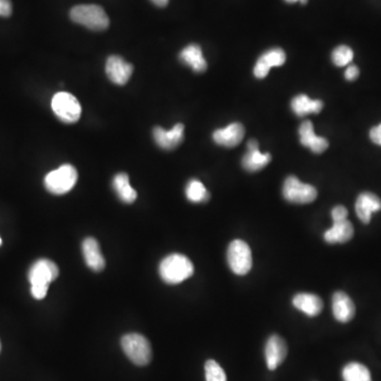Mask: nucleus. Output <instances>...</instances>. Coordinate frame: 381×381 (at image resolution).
<instances>
[{"label":"nucleus","instance_id":"11","mask_svg":"<svg viewBox=\"0 0 381 381\" xmlns=\"http://www.w3.org/2000/svg\"><path fill=\"white\" fill-rule=\"evenodd\" d=\"M287 345L285 340L278 335L269 337L265 347V358L267 367L270 371H275L278 367L283 363L287 356Z\"/></svg>","mask_w":381,"mask_h":381},{"label":"nucleus","instance_id":"31","mask_svg":"<svg viewBox=\"0 0 381 381\" xmlns=\"http://www.w3.org/2000/svg\"><path fill=\"white\" fill-rule=\"evenodd\" d=\"M370 138L374 143L381 146V123L380 126H374L370 131Z\"/></svg>","mask_w":381,"mask_h":381},{"label":"nucleus","instance_id":"21","mask_svg":"<svg viewBox=\"0 0 381 381\" xmlns=\"http://www.w3.org/2000/svg\"><path fill=\"white\" fill-rule=\"evenodd\" d=\"M83 254L87 266L93 270L102 271L105 268V260L100 250L98 243L93 238H87L83 242Z\"/></svg>","mask_w":381,"mask_h":381},{"label":"nucleus","instance_id":"18","mask_svg":"<svg viewBox=\"0 0 381 381\" xmlns=\"http://www.w3.org/2000/svg\"><path fill=\"white\" fill-rule=\"evenodd\" d=\"M293 305L308 317H317L323 310V301L314 293H298L293 297Z\"/></svg>","mask_w":381,"mask_h":381},{"label":"nucleus","instance_id":"36","mask_svg":"<svg viewBox=\"0 0 381 381\" xmlns=\"http://www.w3.org/2000/svg\"><path fill=\"white\" fill-rule=\"evenodd\" d=\"M0 350H1V345H0Z\"/></svg>","mask_w":381,"mask_h":381},{"label":"nucleus","instance_id":"20","mask_svg":"<svg viewBox=\"0 0 381 381\" xmlns=\"http://www.w3.org/2000/svg\"><path fill=\"white\" fill-rule=\"evenodd\" d=\"M179 60L185 65L190 66L193 71L203 73L207 70L208 64L203 56V50L196 44L187 46L179 54Z\"/></svg>","mask_w":381,"mask_h":381},{"label":"nucleus","instance_id":"23","mask_svg":"<svg viewBox=\"0 0 381 381\" xmlns=\"http://www.w3.org/2000/svg\"><path fill=\"white\" fill-rule=\"evenodd\" d=\"M113 188L120 200L126 203H133L137 199V192L129 183L128 175L126 173L117 174L113 181Z\"/></svg>","mask_w":381,"mask_h":381},{"label":"nucleus","instance_id":"8","mask_svg":"<svg viewBox=\"0 0 381 381\" xmlns=\"http://www.w3.org/2000/svg\"><path fill=\"white\" fill-rule=\"evenodd\" d=\"M283 196L288 203L306 205L316 200V188L301 183L295 176H288L284 181Z\"/></svg>","mask_w":381,"mask_h":381},{"label":"nucleus","instance_id":"4","mask_svg":"<svg viewBox=\"0 0 381 381\" xmlns=\"http://www.w3.org/2000/svg\"><path fill=\"white\" fill-rule=\"evenodd\" d=\"M121 347L129 360L139 367L148 365L152 360V347L142 335L136 332L126 335L122 337Z\"/></svg>","mask_w":381,"mask_h":381},{"label":"nucleus","instance_id":"13","mask_svg":"<svg viewBox=\"0 0 381 381\" xmlns=\"http://www.w3.org/2000/svg\"><path fill=\"white\" fill-rule=\"evenodd\" d=\"M271 161V155L269 153L262 154L258 150V142L256 140H249L247 144V153L242 160L243 168L247 172L254 173L263 170Z\"/></svg>","mask_w":381,"mask_h":381},{"label":"nucleus","instance_id":"25","mask_svg":"<svg viewBox=\"0 0 381 381\" xmlns=\"http://www.w3.org/2000/svg\"><path fill=\"white\" fill-rule=\"evenodd\" d=\"M186 196L190 203H207L210 199V193L200 181L190 179L186 188Z\"/></svg>","mask_w":381,"mask_h":381},{"label":"nucleus","instance_id":"35","mask_svg":"<svg viewBox=\"0 0 381 381\" xmlns=\"http://www.w3.org/2000/svg\"><path fill=\"white\" fill-rule=\"evenodd\" d=\"M2 240L1 238H0V245H1Z\"/></svg>","mask_w":381,"mask_h":381},{"label":"nucleus","instance_id":"34","mask_svg":"<svg viewBox=\"0 0 381 381\" xmlns=\"http://www.w3.org/2000/svg\"><path fill=\"white\" fill-rule=\"evenodd\" d=\"M299 2H301L302 4H306L308 2V0H299Z\"/></svg>","mask_w":381,"mask_h":381},{"label":"nucleus","instance_id":"19","mask_svg":"<svg viewBox=\"0 0 381 381\" xmlns=\"http://www.w3.org/2000/svg\"><path fill=\"white\" fill-rule=\"evenodd\" d=\"M354 236V227L347 220H334V225L324 233V240L327 244H345Z\"/></svg>","mask_w":381,"mask_h":381},{"label":"nucleus","instance_id":"9","mask_svg":"<svg viewBox=\"0 0 381 381\" xmlns=\"http://www.w3.org/2000/svg\"><path fill=\"white\" fill-rule=\"evenodd\" d=\"M286 62V54L281 48H273L267 50L258 59L254 66L253 73L255 78H264L268 76L273 67H280Z\"/></svg>","mask_w":381,"mask_h":381},{"label":"nucleus","instance_id":"28","mask_svg":"<svg viewBox=\"0 0 381 381\" xmlns=\"http://www.w3.org/2000/svg\"><path fill=\"white\" fill-rule=\"evenodd\" d=\"M347 215H349V212L343 205H337L332 210V220H347Z\"/></svg>","mask_w":381,"mask_h":381},{"label":"nucleus","instance_id":"1","mask_svg":"<svg viewBox=\"0 0 381 381\" xmlns=\"http://www.w3.org/2000/svg\"><path fill=\"white\" fill-rule=\"evenodd\" d=\"M59 275H60L59 267L52 260L41 258L33 263L28 275L31 284L33 298L43 300L47 295L49 284L54 282Z\"/></svg>","mask_w":381,"mask_h":381},{"label":"nucleus","instance_id":"17","mask_svg":"<svg viewBox=\"0 0 381 381\" xmlns=\"http://www.w3.org/2000/svg\"><path fill=\"white\" fill-rule=\"evenodd\" d=\"M332 314L341 323H347L356 314L354 302L343 291H337L332 295Z\"/></svg>","mask_w":381,"mask_h":381},{"label":"nucleus","instance_id":"5","mask_svg":"<svg viewBox=\"0 0 381 381\" xmlns=\"http://www.w3.org/2000/svg\"><path fill=\"white\" fill-rule=\"evenodd\" d=\"M76 181H78L76 168L70 164H64L46 176L45 187L52 194L63 195L73 189Z\"/></svg>","mask_w":381,"mask_h":381},{"label":"nucleus","instance_id":"22","mask_svg":"<svg viewBox=\"0 0 381 381\" xmlns=\"http://www.w3.org/2000/svg\"><path fill=\"white\" fill-rule=\"evenodd\" d=\"M322 108L323 102L321 100H312L303 93L295 96L291 101V109L299 117H304L310 113H319Z\"/></svg>","mask_w":381,"mask_h":381},{"label":"nucleus","instance_id":"7","mask_svg":"<svg viewBox=\"0 0 381 381\" xmlns=\"http://www.w3.org/2000/svg\"><path fill=\"white\" fill-rule=\"evenodd\" d=\"M52 111L64 123H76L80 120L82 107L78 98L69 93H58L52 98Z\"/></svg>","mask_w":381,"mask_h":381},{"label":"nucleus","instance_id":"29","mask_svg":"<svg viewBox=\"0 0 381 381\" xmlns=\"http://www.w3.org/2000/svg\"><path fill=\"white\" fill-rule=\"evenodd\" d=\"M12 14V4L10 0H0V16L9 17Z\"/></svg>","mask_w":381,"mask_h":381},{"label":"nucleus","instance_id":"10","mask_svg":"<svg viewBox=\"0 0 381 381\" xmlns=\"http://www.w3.org/2000/svg\"><path fill=\"white\" fill-rule=\"evenodd\" d=\"M106 74L109 80L116 85H126L133 74V67L121 56H113L107 59Z\"/></svg>","mask_w":381,"mask_h":381},{"label":"nucleus","instance_id":"24","mask_svg":"<svg viewBox=\"0 0 381 381\" xmlns=\"http://www.w3.org/2000/svg\"><path fill=\"white\" fill-rule=\"evenodd\" d=\"M342 377L345 381H372L369 369L358 362H350L345 365Z\"/></svg>","mask_w":381,"mask_h":381},{"label":"nucleus","instance_id":"27","mask_svg":"<svg viewBox=\"0 0 381 381\" xmlns=\"http://www.w3.org/2000/svg\"><path fill=\"white\" fill-rule=\"evenodd\" d=\"M205 380L227 381L225 371L216 361L208 360L205 365Z\"/></svg>","mask_w":381,"mask_h":381},{"label":"nucleus","instance_id":"14","mask_svg":"<svg viewBox=\"0 0 381 381\" xmlns=\"http://www.w3.org/2000/svg\"><path fill=\"white\" fill-rule=\"evenodd\" d=\"M299 135L302 146L310 148L315 154H322L327 150V140L315 133L314 124L310 120H306L300 126Z\"/></svg>","mask_w":381,"mask_h":381},{"label":"nucleus","instance_id":"16","mask_svg":"<svg viewBox=\"0 0 381 381\" xmlns=\"http://www.w3.org/2000/svg\"><path fill=\"white\" fill-rule=\"evenodd\" d=\"M245 137V128L243 124H230L225 128H220L214 131L213 140L218 146L225 148H235Z\"/></svg>","mask_w":381,"mask_h":381},{"label":"nucleus","instance_id":"33","mask_svg":"<svg viewBox=\"0 0 381 381\" xmlns=\"http://www.w3.org/2000/svg\"><path fill=\"white\" fill-rule=\"evenodd\" d=\"M288 4H295V2L299 1V0H285Z\"/></svg>","mask_w":381,"mask_h":381},{"label":"nucleus","instance_id":"12","mask_svg":"<svg viewBox=\"0 0 381 381\" xmlns=\"http://www.w3.org/2000/svg\"><path fill=\"white\" fill-rule=\"evenodd\" d=\"M183 133H185V126L181 123L176 124L171 131H166L160 126L155 127L153 131L157 146L166 151L176 148L183 141L185 137Z\"/></svg>","mask_w":381,"mask_h":381},{"label":"nucleus","instance_id":"32","mask_svg":"<svg viewBox=\"0 0 381 381\" xmlns=\"http://www.w3.org/2000/svg\"><path fill=\"white\" fill-rule=\"evenodd\" d=\"M151 1L154 2L160 8H163V6H166L168 4V0H151Z\"/></svg>","mask_w":381,"mask_h":381},{"label":"nucleus","instance_id":"3","mask_svg":"<svg viewBox=\"0 0 381 381\" xmlns=\"http://www.w3.org/2000/svg\"><path fill=\"white\" fill-rule=\"evenodd\" d=\"M70 19L78 25L93 31H103L109 26V19L102 6L96 4H80L70 11Z\"/></svg>","mask_w":381,"mask_h":381},{"label":"nucleus","instance_id":"15","mask_svg":"<svg viewBox=\"0 0 381 381\" xmlns=\"http://www.w3.org/2000/svg\"><path fill=\"white\" fill-rule=\"evenodd\" d=\"M355 210L359 220L367 225L371 222L372 214L380 211L381 199L373 193H361L357 198Z\"/></svg>","mask_w":381,"mask_h":381},{"label":"nucleus","instance_id":"26","mask_svg":"<svg viewBox=\"0 0 381 381\" xmlns=\"http://www.w3.org/2000/svg\"><path fill=\"white\" fill-rule=\"evenodd\" d=\"M352 59H354V52L347 46H339L332 51V63L338 67L350 65Z\"/></svg>","mask_w":381,"mask_h":381},{"label":"nucleus","instance_id":"2","mask_svg":"<svg viewBox=\"0 0 381 381\" xmlns=\"http://www.w3.org/2000/svg\"><path fill=\"white\" fill-rule=\"evenodd\" d=\"M194 266L190 258L181 253H173L164 258L159 265V275L166 283L176 285L192 277Z\"/></svg>","mask_w":381,"mask_h":381},{"label":"nucleus","instance_id":"30","mask_svg":"<svg viewBox=\"0 0 381 381\" xmlns=\"http://www.w3.org/2000/svg\"><path fill=\"white\" fill-rule=\"evenodd\" d=\"M359 76V69L357 66L350 65L349 67L345 70V78L350 82L357 80V78Z\"/></svg>","mask_w":381,"mask_h":381},{"label":"nucleus","instance_id":"6","mask_svg":"<svg viewBox=\"0 0 381 381\" xmlns=\"http://www.w3.org/2000/svg\"><path fill=\"white\" fill-rule=\"evenodd\" d=\"M227 260L230 269L238 275H246L253 268V253L250 247L242 240H235L229 245Z\"/></svg>","mask_w":381,"mask_h":381}]
</instances>
